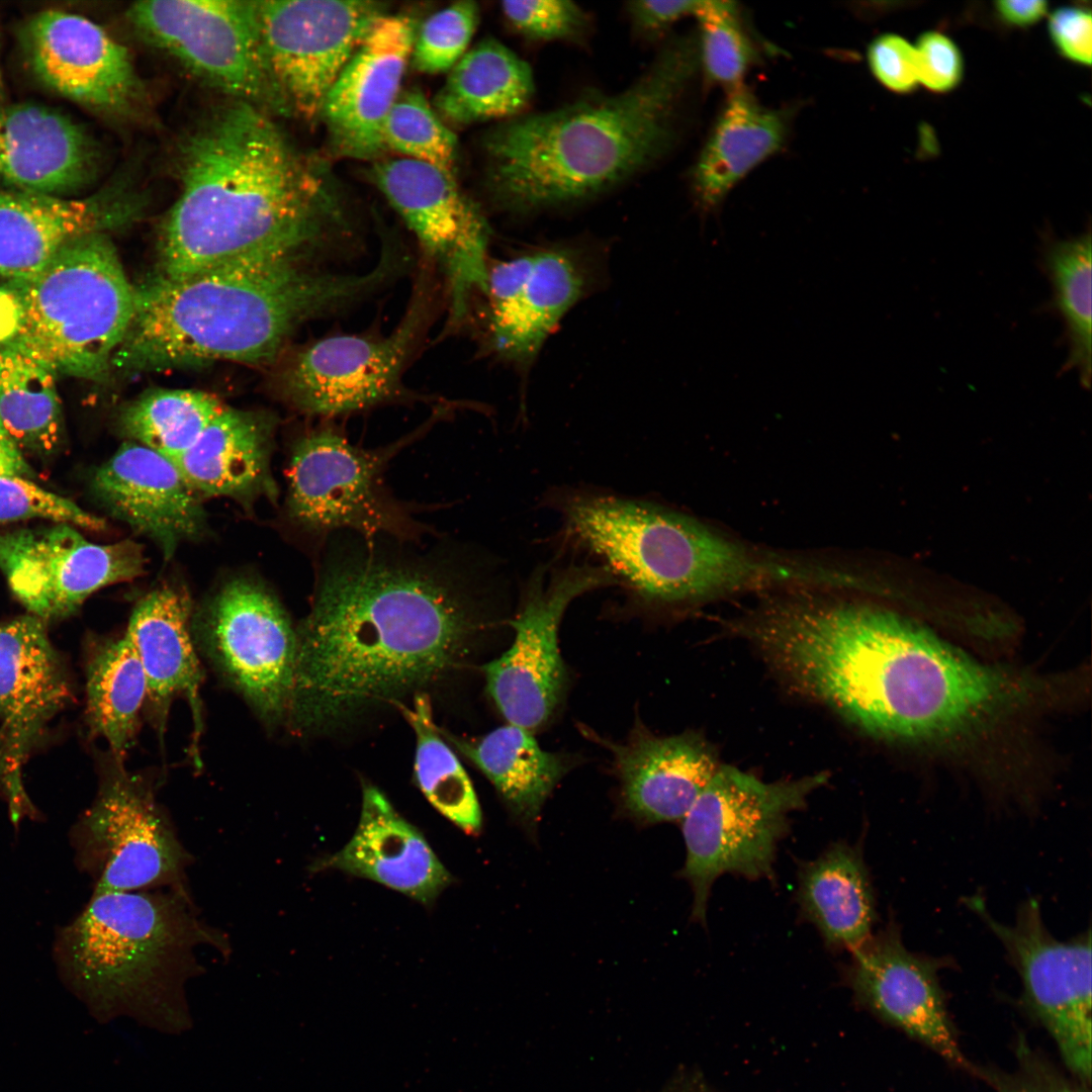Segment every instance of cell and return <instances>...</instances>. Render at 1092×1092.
Wrapping results in <instances>:
<instances>
[{"label": "cell", "instance_id": "obj_1", "mask_svg": "<svg viewBox=\"0 0 1092 1092\" xmlns=\"http://www.w3.org/2000/svg\"><path fill=\"white\" fill-rule=\"evenodd\" d=\"M420 542L352 532L326 540L296 630L293 727H331L396 703L464 656L482 623L475 573L452 543Z\"/></svg>", "mask_w": 1092, "mask_h": 1092}, {"label": "cell", "instance_id": "obj_2", "mask_svg": "<svg viewBox=\"0 0 1092 1092\" xmlns=\"http://www.w3.org/2000/svg\"><path fill=\"white\" fill-rule=\"evenodd\" d=\"M745 634L794 688L893 740L962 735L1028 705L1036 688L891 612L845 600L775 601Z\"/></svg>", "mask_w": 1092, "mask_h": 1092}, {"label": "cell", "instance_id": "obj_3", "mask_svg": "<svg viewBox=\"0 0 1092 1092\" xmlns=\"http://www.w3.org/2000/svg\"><path fill=\"white\" fill-rule=\"evenodd\" d=\"M181 191L163 224L160 274L278 260L332 243L343 209L324 169L261 108L237 101L182 144Z\"/></svg>", "mask_w": 1092, "mask_h": 1092}, {"label": "cell", "instance_id": "obj_4", "mask_svg": "<svg viewBox=\"0 0 1092 1092\" xmlns=\"http://www.w3.org/2000/svg\"><path fill=\"white\" fill-rule=\"evenodd\" d=\"M395 274L393 262L381 255L354 273L278 260L157 276L138 288L135 314L111 370L267 361L300 324L364 299Z\"/></svg>", "mask_w": 1092, "mask_h": 1092}, {"label": "cell", "instance_id": "obj_5", "mask_svg": "<svg viewBox=\"0 0 1092 1092\" xmlns=\"http://www.w3.org/2000/svg\"><path fill=\"white\" fill-rule=\"evenodd\" d=\"M699 68L697 42L674 40L624 91L495 126L483 141L493 200L515 212L574 203L644 170L672 145Z\"/></svg>", "mask_w": 1092, "mask_h": 1092}, {"label": "cell", "instance_id": "obj_6", "mask_svg": "<svg viewBox=\"0 0 1092 1092\" xmlns=\"http://www.w3.org/2000/svg\"><path fill=\"white\" fill-rule=\"evenodd\" d=\"M226 959V933L204 921L189 890L95 893L59 930L54 957L73 991L98 1016L128 1015L161 1030L190 1023L187 984L201 952Z\"/></svg>", "mask_w": 1092, "mask_h": 1092}, {"label": "cell", "instance_id": "obj_7", "mask_svg": "<svg viewBox=\"0 0 1092 1092\" xmlns=\"http://www.w3.org/2000/svg\"><path fill=\"white\" fill-rule=\"evenodd\" d=\"M568 531L646 604L675 606L791 584L792 557L737 542L688 515L595 493L562 505Z\"/></svg>", "mask_w": 1092, "mask_h": 1092}, {"label": "cell", "instance_id": "obj_8", "mask_svg": "<svg viewBox=\"0 0 1092 1092\" xmlns=\"http://www.w3.org/2000/svg\"><path fill=\"white\" fill-rule=\"evenodd\" d=\"M21 307L14 344L57 375L103 379L133 321L138 288L106 233L67 244L33 278L8 281Z\"/></svg>", "mask_w": 1092, "mask_h": 1092}, {"label": "cell", "instance_id": "obj_9", "mask_svg": "<svg viewBox=\"0 0 1092 1092\" xmlns=\"http://www.w3.org/2000/svg\"><path fill=\"white\" fill-rule=\"evenodd\" d=\"M827 780L822 771L766 783L720 764L682 818L687 856L679 875L693 890L696 922L705 923L711 889L719 877L774 878L778 845L789 831L790 814L803 809Z\"/></svg>", "mask_w": 1092, "mask_h": 1092}, {"label": "cell", "instance_id": "obj_10", "mask_svg": "<svg viewBox=\"0 0 1092 1092\" xmlns=\"http://www.w3.org/2000/svg\"><path fill=\"white\" fill-rule=\"evenodd\" d=\"M419 433L375 449L353 445L337 429L306 432L292 445L287 471V516L324 545L338 532L421 541L430 527L412 504L398 500L384 482L390 460Z\"/></svg>", "mask_w": 1092, "mask_h": 1092}, {"label": "cell", "instance_id": "obj_11", "mask_svg": "<svg viewBox=\"0 0 1092 1092\" xmlns=\"http://www.w3.org/2000/svg\"><path fill=\"white\" fill-rule=\"evenodd\" d=\"M71 841L77 864L94 879L95 893L187 889L193 856L154 787L113 756Z\"/></svg>", "mask_w": 1092, "mask_h": 1092}, {"label": "cell", "instance_id": "obj_12", "mask_svg": "<svg viewBox=\"0 0 1092 1092\" xmlns=\"http://www.w3.org/2000/svg\"><path fill=\"white\" fill-rule=\"evenodd\" d=\"M128 17L148 41L211 86L286 113L268 68L257 1H145Z\"/></svg>", "mask_w": 1092, "mask_h": 1092}, {"label": "cell", "instance_id": "obj_13", "mask_svg": "<svg viewBox=\"0 0 1092 1092\" xmlns=\"http://www.w3.org/2000/svg\"><path fill=\"white\" fill-rule=\"evenodd\" d=\"M967 905L1004 946L1020 976L1025 1005L1054 1038L1067 1067L1082 1081H1090V930L1068 941L1056 939L1033 899L1019 906L1011 925L992 917L980 897L970 898Z\"/></svg>", "mask_w": 1092, "mask_h": 1092}, {"label": "cell", "instance_id": "obj_14", "mask_svg": "<svg viewBox=\"0 0 1092 1092\" xmlns=\"http://www.w3.org/2000/svg\"><path fill=\"white\" fill-rule=\"evenodd\" d=\"M371 178L444 275L447 326L453 329L465 317L471 298L486 292L489 235L484 217L454 175L433 165L386 159L373 165Z\"/></svg>", "mask_w": 1092, "mask_h": 1092}, {"label": "cell", "instance_id": "obj_15", "mask_svg": "<svg viewBox=\"0 0 1092 1092\" xmlns=\"http://www.w3.org/2000/svg\"><path fill=\"white\" fill-rule=\"evenodd\" d=\"M614 580L604 566H569L548 581L542 572L533 577L512 622L511 646L483 666L487 692L509 724L534 732L552 718L567 682L559 647L564 612L577 597Z\"/></svg>", "mask_w": 1092, "mask_h": 1092}, {"label": "cell", "instance_id": "obj_16", "mask_svg": "<svg viewBox=\"0 0 1092 1092\" xmlns=\"http://www.w3.org/2000/svg\"><path fill=\"white\" fill-rule=\"evenodd\" d=\"M426 286L421 279L388 335L333 336L297 353L283 378L292 406L307 415L337 416L405 397L403 371L429 318Z\"/></svg>", "mask_w": 1092, "mask_h": 1092}, {"label": "cell", "instance_id": "obj_17", "mask_svg": "<svg viewBox=\"0 0 1092 1092\" xmlns=\"http://www.w3.org/2000/svg\"><path fill=\"white\" fill-rule=\"evenodd\" d=\"M271 78L286 113L312 120L375 21L377 1H257Z\"/></svg>", "mask_w": 1092, "mask_h": 1092}, {"label": "cell", "instance_id": "obj_18", "mask_svg": "<svg viewBox=\"0 0 1092 1092\" xmlns=\"http://www.w3.org/2000/svg\"><path fill=\"white\" fill-rule=\"evenodd\" d=\"M145 563L136 542L95 544L66 523L0 530V570L27 614L46 624L72 616L102 587L140 576Z\"/></svg>", "mask_w": 1092, "mask_h": 1092}, {"label": "cell", "instance_id": "obj_19", "mask_svg": "<svg viewBox=\"0 0 1092 1092\" xmlns=\"http://www.w3.org/2000/svg\"><path fill=\"white\" fill-rule=\"evenodd\" d=\"M203 643L218 669L268 723L288 718L296 662V630L263 585L234 579L208 605Z\"/></svg>", "mask_w": 1092, "mask_h": 1092}, {"label": "cell", "instance_id": "obj_20", "mask_svg": "<svg viewBox=\"0 0 1092 1092\" xmlns=\"http://www.w3.org/2000/svg\"><path fill=\"white\" fill-rule=\"evenodd\" d=\"M47 626L29 614L0 624V792L15 826L37 816L23 770L49 723L72 698Z\"/></svg>", "mask_w": 1092, "mask_h": 1092}, {"label": "cell", "instance_id": "obj_21", "mask_svg": "<svg viewBox=\"0 0 1092 1092\" xmlns=\"http://www.w3.org/2000/svg\"><path fill=\"white\" fill-rule=\"evenodd\" d=\"M18 44L32 77L80 106L121 116L143 101L142 83L127 50L82 15L39 11L19 27Z\"/></svg>", "mask_w": 1092, "mask_h": 1092}, {"label": "cell", "instance_id": "obj_22", "mask_svg": "<svg viewBox=\"0 0 1092 1092\" xmlns=\"http://www.w3.org/2000/svg\"><path fill=\"white\" fill-rule=\"evenodd\" d=\"M589 282L585 260L567 247L533 250L488 267L485 295L493 350L518 365L531 364Z\"/></svg>", "mask_w": 1092, "mask_h": 1092}, {"label": "cell", "instance_id": "obj_23", "mask_svg": "<svg viewBox=\"0 0 1092 1092\" xmlns=\"http://www.w3.org/2000/svg\"><path fill=\"white\" fill-rule=\"evenodd\" d=\"M946 959L910 951L894 921L851 952L845 971L856 999L884 1020L964 1067L939 985Z\"/></svg>", "mask_w": 1092, "mask_h": 1092}, {"label": "cell", "instance_id": "obj_24", "mask_svg": "<svg viewBox=\"0 0 1092 1092\" xmlns=\"http://www.w3.org/2000/svg\"><path fill=\"white\" fill-rule=\"evenodd\" d=\"M417 28L410 16L382 15L334 82L321 116L340 156L374 160L385 151L383 124L401 91Z\"/></svg>", "mask_w": 1092, "mask_h": 1092}, {"label": "cell", "instance_id": "obj_25", "mask_svg": "<svg viewBox=\"0 0 1092 1092\" xmlns=\"http://www.w3.org/2000/svg\"><path fill=\"white\" fill-rule=\"evenodd\" d=\"M91 490L105 511L153 540L166 559L206 530L202 497L168 458L125 441L94 473Z\"/></svg>", "mask_w": 1092, "mask_h": 1092}, {"label": "cell", "instance_id": "obj_26", "mask_svg": "<svg viewBox=\"0 0 1092 1092\" xmlns=\"http://www.w3.org/2000/svg\"><path fill=\"white\" fill-rule=\"evenodd\" d=\"M129 195L111 185L73 198L0 187V277L27 281L70 242L129 221Z\"/></svg>", "mask_w": 1092, "mask_h": 1092}, {"label": "cell", "instance_id": "obj_27", "mask_svg": "<svg viewBox=\"0 0 1092 1092\" xmlns=\"http://www.w3.org/2000/svg\"><path fill=\"white\" fill-rule=\"evenodd\" d=\"M96 144L63 112L35 103H0V187L71 197L94 178Z\"/></svg>", "mask_w": 1092, "mask_h": 1092}, {"label": "cell", "instance_id": "obj_28", "mask_svg": "<svg viewBox=\"0 0 1092 1092\" xmlns=\"http://www.w3.org/2000/svg\"><path fill=\"white\" fill-rule=\"evenodd\" d=\"M608 744L626 810L647 823L682 820L720 764L695 733L652 734L637 725L623 743Z\"/></svg>", "mask_w": 1092, "mask_h": 1092}, {"label": "cell", "instance_id": "obj_29", "mask_svg": "<svg viewBox=\"0 0 1092 1092\" xmlns=\"http://www.w3.org/2000/svg\"><path fill=\"white\" fill-rule=\"evenodd\" d=\"M312 868L337 869L369 879L425 905L451 881L423 834L371 785L363 788L360 819L352 838Z\"/></svg>", "mask_w": 1092, "mask_h": 1092}, {"label": "cell", "instance_id": "obj_30", "mask_svg": "<svg viewBox=\"0 0 1092 1092\" xmlns=\"http://www.w3.org/2000/svg\"><path fill=\"white\" fill-rule=\"evenodd\" d=\"M273 429L269 420L226 406L172 462L201 497L273 496Z\"/></svg>", "mask_w": 1092, "mask_h": 1092}, {"label": "cell", "instance_id": "obj_31", "mask_svg": "<svg viewBox=\"0 0 1092 1092\" xmlns=\"http://www.w3.org/2000/svg\"><path fill=\"white\" fill-rule=\"evenodd\" d=\"M788 130L784 111L761 105L742 86L729 90L693 170L701 212H716L736 184L783 148Z\"/></svg>", "mask_w": 1092, "mask_h": 1092}, {"label": "cell", "instance_id": "obj_32", "mask_svg": "<svg viewBox=\"0 0 1092 1092\" xmlns=\"http://www.w3.org/2000/svg\"><path fill=\"white\" fill-rule=\"evenodd\" d=\"M796 898L802 918L831 950L851 953L873 935L876 898L857 844L834 842L817 858L802 862Z\"/></svg>", "mask_w": 1092, "mask_h": 1092}, {"label": "cell", "instance_id": "obj_33", "mask_svg": "<svg viewBox=\"0 0 1092 1092\" xmlns=\"http://www.w3.org/2000/svg\"><path fill=\"white\" fill-rule=\"evenodd\" d=\"M191 603L185 590L162 586L145 596L125 634L143 665L148 700L162 726L172 700L185 695L197 707L201 670L190 634Z\"/></svg>", "mask_w": 1092, "mask_h": 1092}, {"label": "cell", "instance_id": "obj_34", "mask_svg": "<svg viewBox=\"0 0 1092 1092\" xmlns=\"http://www.w3.org/2000/svg\"><path fill=\"white\" fill-rule=\"evenodd\" d=\"M451 741L492 783L513 815L530 828L553 789L576 762L573 755L543 749L532 731L509 723L475 739Z\"/></svg>", "mask_w": 1092, "mask_h": 1092}, {"label": "cell", "instance_id": "obj_35", "mask_svg": "<svg viewBox=\"0 0 1092 1092\" xmlns=\"http://www.w3.org/2000/svg\"><path fill=\"white\" fill-rule=\"evenodd\" d=\"M530 66L502 42L483 39L449 71L434 98L442 120L465 125L514 116L534 94Z\"/></svg>", "mask_w": 1092, "mask_h": 1092}, {"label": "cell", "instance_id": "obj_36", "mask_svg": "<svg viewBox=\"0 0 1092 1092\" xmlns=\"http://www.w3.org/2000/svg\"><path fill=\"white\" fill-rule=\"evenodd\" d=\"M147 699L146 673L127 635L98 643L86 663V722L114 758L122 760L132 743Z\"/></svg>", "mask_w": 1092, "mask_h": 1092}, {"label": "cell", "instance_id": "obj_37", "mask_svg": "<svg viewBox=\"0 0 1092 1092\" xmlns=\"http://www.w3.org/2000/svg\"><path fill=\"white\" fill-rule=\"evenodd\" d=\"M57 373L14 344L0 346V421L25 455L57 452L64 431Z\"/></svg>", "mask_w": 1092, "mask_h": 1092}, {"label": "cell", "instance_id": "obj_38", "mask_svg": "<svg viewBox=\"0 0 1092 1092\" xmlns=\"http://www.w3.org/2000/svg\"><path fill=\"white\" fill-rule=\"evenodd\" d=\"M1091 260L1090 231L1041 241L1039 262L1052 289L1050 308L1064 325L1068 347L1061 372L1076 371L1084 388L1091 382Z\"/></svg>", "mask_w": 1092, "mask_h": 1092}, {"label": "cell", "instance_id": "obj_39", "mask_svg": "<svg viewBox=\"0 0 1092 1092\" xmlns=\"http://www.w3.org/2000/svg\"><path fill=\"white\" fill-rule=\"evenodd\" d=\"M217 397L191 389H158L126 404L117 428L126 441L169 460L186 451L226 407Z\"/></svg>", "mask_w": 1092, "mask_h": 1092}, {"label": "cell", "instance_id": "obj_40", "mask_svg": "<svg viewBox=\"0 0 1092 1092\" xmlns=\"http://www.w3.org/2000/svg\"><path fill=\"white\" fill-rule=\"evenodd\" d=\"M416 734L415 778L427 800L467 834L481 827L479 803L468 775L436 727L428 696L399 705Z\"/></svg>", "mask_w": 1092, "mask_h": 1092}, {"label": "cell", "instance_id": "obj_41", "mask_svg": "<svg viewBox=\"0 0 1092 1092\" xmlns=\"http://www.w3.org/2000/svg\"><path fill=\"white\" fill-rule=\"evenodd\" d=\"M385 150L454 175L458 144L420 89L401 90L382 128Z\"/></svg>", "mask_w": 1092, "mask_h": 1092}, {"label": "cell", "instance_id": "obj_42", "mask_svg": "<svg viewBox=\"0 0 1092 1092\" xmlns=\"http://www.w3.org/2000/svg\"><path fill=\"white\" fill-rule=\"evenodd\" d=\"M695 17L700 25L699 63L707 80L729 90L742 86L755 51L740 22L736 4L704 0Z\"/></svg>", "mask_w": 1092, "mask_h": 1092}, {"label": "cell", "instance_id": "obj_43", "mask_svg": "<svg viewBox=\"0 0 1092 1092\" xmlns=\"http://www.w3.org/2000/svg\"><path fill=\"white\" fill-rule=\"evenodd\" d=\"M478 19L474 1H458L430 15L417 28L411 54L414 68L426 74L449 72L467 52Z\"/></svg>", "mask_w": 1092, "mask_h": 1092}, {"label": "cell", "instance_id": "obj_44", "mask_svg": "<svg viewBox=\"0 0 1092 1092\" xmlns=\"http://www.w3.org/2000/svg\"><path fill=\"white\" fill-rule=\"evenodd\" d=\"M42 519L77 528L100 531L105 522L73 500L52 492L32 479L0 476V523Z\"/></svg>", "mask_w": 1092, "mask_h": 1092}, {"label": "cell", "instance_id": "obj_45", "mask_svg": "<svg viewBox=\"0 0 1092 1092\" xmlns=\"http://www.w3.org/2000/svg\"><path fill=\"white\" fill-rule=\"evenodd\" d=\"M510 26L531 40H579L588 21L584 11L568 0H525L500 3Z\"/></svg>", "mask_w": 1092, "mask_h": 1092}, {"label": "cell", "instance_id": "obj_46", "mask_svg": "<svg viewBox=\"0 0 1092 1092\" xmlns=\"http://www.w3.org/2000/svg\"><path fill=\"white\" fill-rule=\"evenodd\" d=\"M914 48L918 83L935 93L949 92L961 83L963 56L950 37L939 31H926L920 34Z\"/></svg>", "mask_w": 1092, "mask_h": 1092}, {"label": "cell", "instance_id": "obj_47", "mask_svg": "<svg viewBox=\"0 0 1092 1092\" xmlns=\"http://www.w3.org/2000/svg\"><path fill=\"white\" fill-rule=\"evenodd\" d=\"M869 67L875 78L887 89L910 93L918 85L915 48L903 36L883 33L869 46Z\"/></svg>", "mask_w": 1092, "mask_h": 1092}, {"label": "cell", "instance_id": "obj_48", "mask_svg": "<svg viewBox=\"0 0 1092 1092\" xmlns=\"http://www.w3.org/2000/svg\"><path fill=\"white\" fill-rule=\"evenodd\" d=\"M1048 30L1062 57L1078 65H1091L1092 16L1089 8H1057L1049 18Z\"/></svg>", "mask_w": 1092, "mask_h": 1092}, {"label": "cell", "instance_id": "obj_49", "mask_svg": "<svg viewBox=\"0 0 1092 1092\" xmlns=\"http://www.w3.org/2000/svg\"><path fill=\"white\" fill-rule=\"evenodd\" d=\"M700 4L697 0H639L630 2L628 11L641 32L656 34L686 16H695Z\"/></svg>", "mask_w": 1092, "mask_h": 1092}, {"label": "cell", "instance_id": "obj_50", "mask_svg": "<svg viewBox=\"0 0 1092 1092\" xmlns=\"http://www.w3.org/2000/svg\"><path fill=\"white\" fill-rule=\"evenodd\" d=\"M999 1092H1087L1043 1068H1026L1019 1077L1002 1084Z\"/></svg>", "mask_w": 1092, "mask_h": 1092}, {"label": "cell", "instance_id": "obj_51", "mask_svg": "<svg viewBox=\"0 0 1092 1092\" xmlns=\"http://www.w3.org/2000/svg\"><path fill=\"white\" fill-rule=\"evenodd\" d=\"M997 16L1010 26L1028 27L1034 25L1048 12V2L1042 0H1001L994 3Z\"/></svg>", "mask_w": 1092, "mask_h": 1092}, {"label": "cell", "instance_id": "obj_52", "mask_svg": "<svg viewBox=\"0 0 1092 1092\" xmlns=\"http://www.w3.org/2000/svg\"><path fill=\"white\" fill-rule=\"evenodd\" d=\"M21 316L18 294L8 282L0 286V346L11 343L17 335Z\"/></svg>", "mask_w": 1092, "mask_h": 1092}, {"label": "cell", "instance_id": "obj_53", "mask_svg": "<svg viewBox=\"0 0 1092 1092\" xmlns=\"http://www.w3.org/2000/svg\"><path fill=\"white\" fill-rule=\"evenodd\" d=\"M0 476H18L32 479L33 469L25 455L15 444L0 421Z\"/></svg>", "mask_w": 1092, "mask_h": 1092}, {"label": "cell", "instance_id": "obj_54", "mask_svg": "<svg viewBox=\"0 0 1092 1092\" xmlns=\"http://www.w3.org/2000/svg\"><path fill=\"white\" fill-rule=\"evenodd\" d=\"M6 98H7L6 87H5V82H4V78H3V72H2V68H1V62H0V103L7 102Z\"/></svg>", "mask_w": 1092, "mask_h": 1092}]
</instances>
